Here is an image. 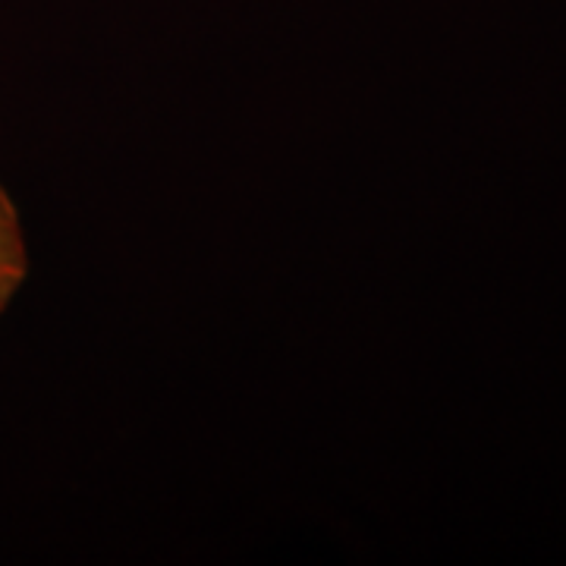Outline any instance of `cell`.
<instances>
[{
	"label": "cell",
	"instance_id": "obj_1",
	"mask_svg": "<svg viewBox=\"0 0 566 566\" xmlns=\"http://www.w3.org/2000/svg\"><path fill=\"white\" fill-rule=\"evenodd\" d=\"M25 268H29V255L22 243L20 214L0 186V315L25 281Z\"/></svg>",
	"mask_w": 566,
	"mask_h": 566
}]
</instances>
